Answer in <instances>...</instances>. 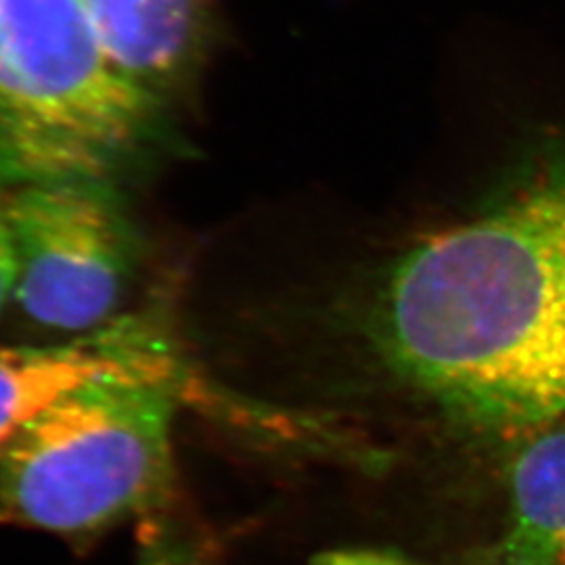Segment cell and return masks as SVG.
<instances>
[{
	"label": "cell",
	"mask_w": 565,
	"mask_h": 565,
	"mask_svg": "<svg viewBox=\"0 0 565 565\" xmlns=\"http://www.w3.org/2000/svg\"><path fill=\"white\" fill-rule=\"evenodd\" d=\"M369 335L404 384L513 436L565 417V153L488 212L401 254Z\"/></svg>",
	"instance_id": "obj_1"
},
{
	"label": "cell",
	"mask_w": 565,
	"mask_h": 565,
	"mask_svg": "<svg viewBox=\"0 0 565 565\" xmlns=\"http://www.w3.org/2000/svg\"><path fill=\"white\" fill-rule=\"evenodd\" d=\"M186 398L216 401L195 387L116 375L51 404L0 445V527L88 539L163 513Z\"/></svg>",
	"instance_id": "obj_2"
},
{
	"label": "cell",
	"mask_w": 565,
	"mask_h": 565,
	"mask_svg": "<svg viewBox=\"0 0 565 565\" xmlns=\"http://www.w3.org/2000/svg\"><path fill=\"white\" fill-rule=\"evenodd\" d=\"M162 114L81 0H0V186L109 182L156 141Z\"/></svg>",
	"instance_id": "obj_3"
},
{
	"label": "cell",
	"mask_w": 565,
	"mask_h": 565,
	"mask_svg": "<svg viewBox=\"0 0 565 565\" xmlns=\"http://www.w3.org/2000/svg\"><path fill=\"white\" fill-rule=\"evenodd\" d=\"M23 321L78 338L116 321L139 266V231L109 182L2 186Z\"/></svg>",
	"instance_id": "obj_4"
},
{
	"label": "cell",
	"mask_w": 565,
	"mask_h": 565,
	"mask_svg": "<svg viewBox=\"0 0 565 565\" xmlns=\"http://www.w3.org/2000/svg\"><path fill=\"white\" fill-rule=\"evenodd\" d=\"M130 375L205 390L160 312L121 315L86 335L0 348V445L51 404L103 377Z\"/></svg>",
	"instance_id": "obj_5"
},
{
	"label": "cell",
	"mask_w": 565,
	"mask_h": 565,
	"mask_svg": "<svg viewBox=\"0 0 565 565\" xmlns=\"http://www.w3.org/2000/svg\"><path fill=\"white\" fill-rule=\"evenodd\" d=\"M126 78L166 103L202 63L212 0H81Z\"/></svg>",
	"instance_id": "obj_6"
},
{
	"label": "cell",
	"mask_w": 565,
	"mask_h": 565,
	"mask_svg": "<svg viewBox=\"0 0 565 565\" xmlns=\"http://www.w3.org/2000/svg\"><path fill=\"white\" fill-rule=\"evenodd\" d=\"M499 565H565V417L518 455Z\"/></svg>",
	"instance_id": "obj_7"
},
{
	"label": "cell",
	"mask_w": 565,
	"mask_h": 565,
	"mask_svg": "<svg viewBox=\"0 0 565 565\" xmlns=\"http://www.w3.org/2000/svg\"><path fill=\"white\" fill-rule=\"evenodd\" d=\"M137 565H210L202 546L166 511L141 522Z\"/></svg>",
	"instance_id": "obj_8"
},
{
	"label": "cell",
	"mask_w": 565,
	"mask_h": 565,
	"mask_svg": "<svg viewBox=\"0 0 565 565\" xmlns=\"http://www.w3.org/2000/svg\"><path fill=\"white\" fill-rule=\"evenodd\" d=\"M312 565H413L401 555L373 548H335L319 553Z\"/></svg>",
	"instance_id": "obj_9"
},
{
	"label": "cell",
	"mask_w": 565,
	"mask_h": 565,
	"mask_svg": "<svg viewBox=\"0 0 565 565\" xmlns=\"http://www.w3.org/2000/svg\"><path fill=\"white\" fill-rule=\"evenodd\" d=\"M15 281V258L11 237L4 223V210H2V186H0V315L4 306L11 302V291Z\"/></svg>",
	"instance_id": "obj_10"
}]
</instances>
